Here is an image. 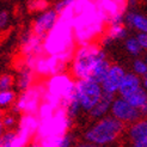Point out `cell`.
Masks as SVG:
<instances>
[{"label":"cell","mask_w":147,"mask_h":147,"mask_svg":"<svg viewBox=\"0 0 147 147\" xmlns=\"http://www.w3.org/2000/svg\"><path fill=\"white\" fill-rule=\"evenodd\" d=\"M69 9L73 13L72 26L77 45L93 42L97 36L102 35L108 22L97 9L96 3L92 0H74Z\"/></svg>","instance_id":"obj_1"},{"label":"cell","mask_w":147,"mask_h":147,"mask_svg":"<svg viewBox=\"0 0 147 147\" xmlns=\"http://www.w3.org/2000/svg\"><path fill=\"white\" fill-rule=\"evenodd\" d=\"M71 7V6H69ZM66 9L59 14L53 29L43 40V51L47 55H60L63 53L74 51L76 41L73 34V13L71 9Z\"/></svg>","instance_id":"obj_2"},{"label":"cell","mask_w":147,"mask_h":147,"mask_svg":"<svg viewBox=\"0 0 147 147\" xmlns=\"http://www.w3.org/2000/svg\"><path fill=\"white\" fill-rule=\"evenodd\" d=\"M107 53L98 43L89 42L78 45L71 60V72L77 80L91 79L97 65L107 59Z\"/></svg>","instance_id":"obj_3"},{"label":"cell","mask_w":147,"mask_h":147,"mask_svg":"<svg viewBox=\"0 0 147 147\" xmlns=\"http://www.w3.org/2000/svg\"><path fill=\"white\" fill-rule=\"evenodd\" d=\"M124 131V123L114 116H104L85 131V140L98 146H109L120 139Z\"/></svg>","instance_id":"obj_4"},{"label":"cell","mask_w":147,"mask_h":147,"mask_svg":"<svg viewBox=\"0 0 147 147\" xmlns=\"http://www.w3.org/2000/svg\"><path fill=\"white\" fill-rule=\"evenodd\" d=\"M73 120L69 119L63 108H57L55 113L48 119L38 121V128L36 131V140L50 136H59L68 133Z\"/></svg>","instance_id":"obj_5"},{"label":"cell","mask_w":147,"mask_h":147,"mask_svg":"<svg viewBox=\"0 0 147 147\" xmlns=\"http://www.w3.org/2000/svg\"><path fill=\"white\" fill-rule=\"evenodd\" d=\"M76 80L67 73H59V74L51 76L46 82L45 87L46 92L51 97L60 100V107L63 108L66 103L69 100L72 94L74 93Z\"/></svg>","instance_id":"obj_6"},{"label":"cell","mask_w":147,"mask_h":147,"mask_svg":"<svg viewBox=\"0 0 147 147\" xmlns=\"http://www.w3.org/2000/svg\"><path fill=\"white\" fill-rule=\"evenodd\" d=\"M73 53L74 51H69V53H63L60 55H47L42 54L38 56L34 66V72L36 76L46 77L49 78L51 76L59 74V73H63L66 71V66L68 62H71Z\"/></svg>","instance_id":"obj_7"},{"label":"cell","mask_w":147,"mask_h":147,"mask_svg":"<svg viewBox=\"0 0 147 147\" xmlns=\"http://www.w3.org/2000/svg\"><path fill=\"white\" fill-rule=\"evenodd\" d=\"M74 93L83 111L90 113L100 99L103 90L100 84L92 79H79L76 80Z\"/></svg>","instance_id":"obj_8"},{"label":"cell","mask_w":147,"mask_h":147,"mask_svg":"<svg viewBox=\"0 0 147 147\" xmlns=\"http://www.w3.org/2000/svg\"><path fill=\"white\" fill-rule=\"evenodd\" d=\"M45 92H46L45 85H40V84L32 85L28 90L22 91L20 96L16 99V102L13 104L14 113L36 115L43 100Z\"/></svg>","instance_id":"obj_9"},{"label":"cell","mask_w":147,"mask_h":147,"mask_svg":"<svg viewBox=\"0 0 147 147\" xmlns=\"http://www.w3.org/2000/svg\"><path fill=\"white\" fill-rule=\"evenodd\" d=\"M110 113H111V116H114L115 119H117L124 124H131L139 119H141L140 111L122 97L114 98L111 108H110Z\"/></svg>","instance_id":"obj_10"},{"label":"cell","mask_w":147,"mask_h":147,"mask_svg":"<svg viewBox=\"0 0 147 147\" xmlns=\"http://www.w3.org/2000/svg\"><path fill=\"white\" fill-rule=\"evenodd\" d=\"M57 18H59V14L56 13V11L54 9H48L46 11L41 12L38 16L35 18V20L32 22L31 31L35 35L45 38L46 35L55 25Z\"/></svg>","instance_id":"obj_11"},{"label":"cell","mask_w":147,"mask_h":147,"mask_svg":"<svg viewBox=\"0 0 147 147\" xmlns=\"http://www.w3.org/2000/svg\"><path fill=\"white\" fill-rule=\"evenodd\" d=\"M43 40L45 38L35 35L31 30L24 32L20 38V51L23 57L40 56L45 54V51H43Z\"/></svg>","instance_id":"obj_12"},{"label":"cell","mask_w":147,"mask_h":147,"mask_svg":"<svg viewBox=\"0 0 147 147\" xmlns=\"http://www.w3.org/2000/svg\"><path fill=\"white\" fill-rule=\"evenodd\" d=\"M124 74H126V72H124L122 66L111 63V66H110V68H109V72L107 73L105 78L103 79V82L100 83L103 92H107L110 94L117 93Z\"/></svg>","instance_id":"obj_13"},{"label":"cell","mask_w":147,"mask_h":147,"mask_svg":"<svg viewBox=\"0 0 147 147\" xmlns=\"http://www.w3.org/2000/svg\"><path fill=\"white\" fill-rule=\"evenodd\" d=\"M131 147H147V119H139L128 128Z\"/></svg>","instance_id":"obj_14"},{"label":"cell","mask_w":147,"mask_h":147,"mask_svg":"<svg viewBox=\"0 0 147 147\" xmlns=\"http://www.w3.org/2000/svg\"><path fill=\"white\" fill-rule=\"evenodd\" d=\"M141 86H142L141 79L139 78V76H136L135 73H126L120 84L117 92H119L120 97L126 98L127 96H129V94L135 92L136 90H139Z\"/></svg>","instance_id":"obj_15"},{"label":"cell","mask_w":147,"mask_h":147,"mask_svg":"<svg viewBox=\"0 0 147 147\" xmlns=\"http://www.w3.org/2000/svg\"><path fill=\"white\" fill-rule=\"evenodd\" d=\"M35 72L31 67H29L25 63L22 62V65L18 68V74L16 79V85L17 89L19 91H25L28 90L30 86L34 85V80H35Z\"/></svg>","instance_id":"obj_16"},{"label":"cell","mask_w":147,"mask_h":147,"mask_svg":"<svg viewBox=\"0 0 147 147\" xmlns=\"http://www.w3.org/2000/svg\"><path fill=\"white\" fill-rule=\"evenodd\" d=\"M38 128V119L37 116L34 114H23L20 117L19 123H18V129L17 131L24 134L29 138H32Z\"/></svg>","instance_id":"obj_17"},{"label":"cell","mask_w":147,"mask_h":147,"mask_svg":"<svg viewBox=\"0 0 147 147\" xmlns=\"http://www.w3.org/2000/svg\"><path fill=\"white\" fill-rule=\"evenodd\" d=\"M114 98H115V94L103 92L98 103L91 109V111L89 113L90 116L93 117V119H98V120L102 119V117H104L110 111V108H111V103H113Z\"/></svg>","instance_id":"obj_18"},{"label":"cell","mask_w":147,"mask_h":147,"mask_svg":"<svg viewBox=\"0 0 147 147\" xmlns=\"http://www.w3.org/2000/svg\"><path fill=\"white\" fill-rule=\"evenodd\" d=\"M124 99L130 103L134 108H136L140 111L141 116H147V92L142 86L135 92L127 96Z\"/></svg>","instance_id":"obj_19"},{"label":"cell","mask_w":147,"mask_h":147,"mask_svg":"<svg viewBox=\"0 0 147 147\" xmlns=\"http://www.w3.org/2000/svg\"><path fill=\"white\" fill-rule=\"evenodd\" d=\"M124 22H127L130 26H133L140 32L147 34V17L142 16V14L135 12H127L124 16Z\"/></svg>","instance_id":"obj_20"},{"label":"cell","mask_w":147,"mask_h":147,"mask_svg":"<svg viewBox=\"0 0 147 147\" xmlns=\"http://www.w3.org/2000/svg\"><path fill=\"white\" fill-rule=\"evenodd\" d=\"M110 42L127 38V30L124 24H109L105 34H103Z\"/></svg>","instance_id":"obj_21"},{"label":"cell","mask_w":147,"mask_h":147,"mask_svg":"<svg viewBox=\"0 0 147 147\" xmlns=\"http://www.w3.org/2000/svg\"><path fill=\"white\" fill-rule=\"evenodd\" d=\"M110 66H111V63H110V61L108 60V57L104 59L103 61H100V62L97 65V67L94 68V71H93V73H92V76H91V79L100 84V83L103 82V79L105 78L107 73L109 72Z\"/></svg>","instance_id":"obj_22"},{"label":"cell","mask_w":147,"mask_h":147,"mask_svg":"<svg viewBox=\"0 0 147 147\" xmlns=\"http://www.w3.org/2000/svg\"><path fill=\"white\" fill-rule=\"evenodd\" d=\"M17 99L16 92L13 90H3L0 91V109L1 108H7L12 104Z\"/></svg>","instance_id":"obj_23"},{"label":"cell","mask_w":147,"mask_h":147,"mask_svg":"<svg viewBox=\"0 0 147 147\" xmlns=\"http://www.w3.org/2000/svg\"><path fill=\"white\" fill-rule=\"evenodd\" d=\"M49 9L48 0H29L28 11L29 12H43Z\"/></svg>","instance_id":"obj_24"},{"label":"cell","mask_w":147,"mask_h":147,"mask_svg":"<svg viewBox=\"0 0 147 147\" xmlns=\"http://www.w3.org/2000/svg\"><path fill=\"white\" fill-rule=\"evenodd\" d=\"M124 47H126L127 51L129 54L131 55H134V56H138V55H140L141 53V48L140 46H139V43L136 41L135 37H129V38H126V42H124Z\"/></svg>","instance_id":"obj_25"},{"label":"cell","mask_w":147,"mask_h":147,"mask_svg":"<svg viewBox=\"0 0 147 147\" xmlns=\"http://www.w3.org/2000/svg\"><path fill=\"white\" fill-rule=\"evenodd\" d=\"M16 83V79L10 73H4L0 76V91L3 90H12V86Z\"/></svg>","instance_id":"obj_26"},{"label":"cell","mask_w":147,"mask_h":147,"mask_svg":"<svg viewBox=\"0 0 147 147\" xmlns=\"http://www.w3.org/2000/svg\"><path fill=\"white\" fill-rule=\"evenodd\" d=\"M14 136H16V131L12 130L4 131L3 135L0 136V147H11Z\"/></svg>","instance_id":"obj_27"},{"label":"cell","mask_w":147,"mask_h":147,"mask_svg":"<svg viewBox=\"0 0 147 147\" xmlns=\"http://www.w3.org/2000/svg\"><path fill=\"white\" fill-rule=\"evenodd\" d=\"M133 69L136 76L144 77L145 74H147V63L142 60H135L133 62Z\"/></svg>","instance_id":"obj_28"},{"label":"cell","mask_w":147,"mask_h":147,"mask_svg":"<svg viewBox=\"0 0 147 147\" xmlns=\"http://www.w3.org/2000/svg\"><path fill=\"white\" fill-rule=\"evenodd\" d=\"M74 0H60V1H57L54 6V10L56 11L57 14H60L62 11H65L66 9H68V7L73 4Z\"/></svg>","instance_id":"obj_29"},{"label":"cell","mask_w":147,"mask_h":147,"mask_svg":"<svg viewBox=\"0 0 147 147\" xmlns=\"http://www.w3.org/2000/svg\"><path fill=\"white\" fill-rule=\"evenodd\" d=\"M1 122H3V126L5 129H11L14 124H16V119H14V116H12V115H5L1 119Z\"/></svg>","instance_id":"obj_30"},{"label":"cell","mask_w":147,"mask_h":147,"mask_svg":"<svg viewBox=\"0 0 147 147\" xmlns=\"http://www.w3.org/2000/svg\"><path fill=\"white\" fill-rule=\"evenodd\" d=\"M10 22V14L6 11H0V30H4V29L9 25Z\"/></svg>","instance_id":"obj_31"},{"label":"cell","mask_w":147,"mask_h":147,"mask_svg":"<svg viewBox=\"0 0 147 147\" xmlns=\"http://www.w3.org/2000/svg\"><path fill=\"white\" fill-rule=\"evenodd\" d=\"M135 38H136V41H138L139 46H140L141 49H147V34L139 32Z\"/></svg>","instance_id":"obj_32"},{"label":"cell","mask_w":147,"mask_h":147,"mask_svg":"<svg viewBox=\"0 0 147 147\" xmlns=\"http://www.w3.org/2000/svg\"><path fill=\"white\" fill-rule=\"evenodd\" d=\"M74 147H107V146H98V145H93L90 142H84V144H79Z\"/></svg>","instance_id":"obj_33"},{"label":"cell","mask_w":147,"mask_h":147,"mask_svg":"<svg viewBox=\"0 0 147 147\" xmlns=\"http://www.w3.org/2000/svg\"><path fill=\"white\" fill-rule=\"evenodd\" d=\"M141 85L144 86L145 90H147V74L144 76V79H142V82H141Z\"/></svg>","instance_id":"obj_34"},{"label":"cell","mask_w":147,"mask_h":147,"mask_svg":"<svg viewBox=\"0 0 147 147\" xmlns=\"http://www.w3.org/2000/svg\"><path fill=\"white\" fill-rule=\"evenodd\" d=\"M136 4H138V0H127V5H128V6L134 7Z\"/></svg>","instance_id":"obj_35"},{"label":"cell","mask_w":147,"mask_h":147,"mask_svg":"<svg viewBox=\"0 0 147 147\" xmlns=\"http://www.w3.org/2000/svg\"><path fill=\"white\" fill-rule=\"evenodd\" d=\"M5 131V128H4V126H3V122H1V119H0V136L3 135V133Z\"/></svg>","instance_id":"obj_36"},{"label":"cell","mask_w":147,"mask_h":147,"mask_svg":"<svg viewBox=\"0 0 147 147\" xmlns=\"http://www.w3.org/2000/svg\"><path fill=\"white\" fill-rule=\"evenodd\" d=\"M145 62H146V63H147V57H146V61H145Z\"/></svg>","instance_id":"obj_37"},{"label":"cell","mask_w":147,"mask_h":147,"mask_svg":"<svg viewBox=\"0 0 147 147\" xmlns=\"http://www.w3.org/2000/svg\"><path fill=\"white\" fill-rule=\"evenodd\" d=\"M0 116H1V111H0Z\"/></svg>","instance_id":"obj_38"}]
</instances>
